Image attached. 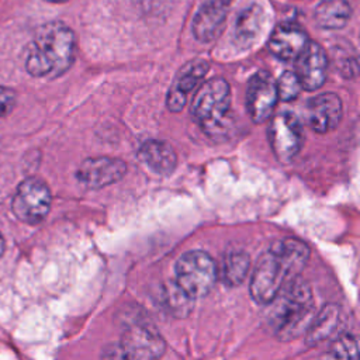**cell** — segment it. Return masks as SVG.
Wrapping results in <instances>:
<instances>
[{
  "instance_id": "6da1fadb",
  "label": "cell",
  "mask_w": 360,
  "mask_h": 360,
  "mask_svg": "<svg viewBox=\"0 0 360 360\" xmlns=\"http://www.w3.org/2000/svg\"><path fill=\"white\" fill-rule=\"evenodd\" d=\"M309 257V248L300 239L276 240L257 260L250 278V295L257 304H269L288 281L300 276Z\"/></svg>"
},
{
  "instance_id": "7a4b0ae2",
  "label": "cell",
  "mask_w": 360,
  "mask_h": 360,
  "mask_svg": "<svg viewBox=\"0 0 360 360\" xmlns=\"http://www.w3.org/2000/svg\"><path fill=\"white\" fill-rule=\"evenodd\" d=\"M76 58V35L62 21L42 24L28 44L25 70L32 77L56 79L66 73Z\"/></svg>"
},
{
  "instance_id": "3957f363",
  "label": "cell",
  "mask_w": 360,
  "mask_h": 360,
  "mask_svg": "<svg viewBox=\"0 0 360 360\" xmlns=\"http://www.w3.org/2000/svg\"><path fill=\"white\" fill-rule=\"evenodd\" d=\"M267 322L278 339H291L314 318V297L308 283L298 276L288 281L269 302Z\"/></svg>"
},
{
  "instance_id": "277c9868",
  "label": "cell",
  "mask_w": 360,
  "mask_h": 360,
  "mask_svg": "<svg viewBox=\"0 0 360 360\" xmlns=\"http://www.w3.org/2000/svg\"><path fill=\"white\" fill-rule=\"evenodd\" d=\"M231 112V87L222 77L201 83L191 101V115L211 138L226 132Z\"/></svg>"
},
{
  "instance_id": "5b68a950",
  "label": "cell",
  "mask_w": 360,
  "mask_h": 360,
  "mask_svg": "<svg viewBox=\"0 0 360 360\" xmlns=\"http://www.w3.org/2000/svg\"><path fill=\"white\" fill-rule=\"evenodd\" d=\"M217 281V266L202 250H188L176 262V284L193 300L205 297Z\"/></svg>"
},
{
  "instance_id": "8992f818",
  "label": "cell",
  "mask_w": 360,
  "mask_h": 360,
  "mask_svg": "<svg viewBox=\"0 0 360 360\" xmlns=\"http://www.w3.org/2000/svg\"><path fill=\"white\" fill-rule=\"evenodd\" d=\"M51 201L48 184L38 177H28L17 186L11 200V211L21 222L37 225L46 218Z\"/></svg>"
},
{
  "instance_id": "52a82bcc",
  "label": "cell",
  "mask_w": 360,
  "mask_h": 360,
  "mask_svg": "<svg viewBox=\"0 0 360 360\" xmlns=\"http://www.w3.org/2000/svg\"><path fill=\"white\" fill-rule=\"evenodd\" d=\"M270 118L267 128L270 146L281 163H288L298 155L304 142L301 124L290 111L278 112Z\"/></svg>"
},
{
  "instance_id": "ba28073f",
  "label": "cell",
  "mask_w": 360,
  "mask_h": 360,
  "mask_svg": "<svg viewBox=\"0 0 360 360\" xmlns=\"http://www.w3.org/2000/svg\"><path fill=\"white\" fill-rule=\"evenodd\" d=\"M124 359L150 360L160 357L166 350V343L155 326L148 323H134L122 332L120 340Z\"/></svg>"
},
{
  "instance_id": "9c48e42d",
  "label": "cell",
  "mask_w": 360,
  "mask_h": 360,
  "mask_svg": "<svg viewBox=\"0 0 360 360\" xmlns=\"http://www.w3.org/2000/svg\"><path fill=\"white\" fill-rule=\"evenodd\" d=\"M278 101L276 82L269 72H256L246 86V108L253 122L267 121Z\"/></svg>"
},
{
  "instance_id": "30bf717a",
  "label": "cell",
  "mask_w": 360,
  "mask_h": 360,
  "mask_svg": "<svg viewBox=\"0 0 360 360\" xmlns=\"http://www.w3.org/2000/svg\"><path fill=\"white\" fill-rule=\"evenodd\" d=\"M127 172V165L118 158L97 156L84 159L77 167L76 177L87 188L97 190L117 183Z\"/></svg>"
},
{
  "instance_id": "8fae6325",
  "label": "cell",
  "mask_w": 360,
  "mask_h": 360,
  "mask_svg": "<svg viewBox=\"0 0 360 360\" xmlns=\"http://www.w3.org/2000/svg\"><path fill=\"white\" fill-rule=\"evenodd\" d=\"M208 69L210 66L204 59L190 60L180 69L166 98L167 108L172 112H179L184 108L187 96L201 84Z\"/></svg>"
},
{
  "instance_id": "7c38bea8",
  "label": "cell",
  "mask_w": 360,
  "mask_h": 360,
  "mask_svg": "<svg viewBox=\"0 0 360 360\" xmlns=\"http://www.w3.org/2000/svg\"><path fill=\"white\" fill-rule=\"evenodd\" d=\"M232 0H207L195 13L191 31L197 41L211 42L215 39L225 24Z\"/></svg>"
},
{
  "instance_id": "4fadbf2b",
  "label": "cell",
  "mask_w": 360,
  "mask_h": 360,
  "mask_svg": "<svg viewBox=\"0 0 360 360\" xmlns=\"http://www.w3.org/2000/svg\"><path fill=\"white\" fill-rule=\"evenodd\" d=\"M307 31L295 22H283L270 34L269 51L281 60H294L308 45Z\"/></svg>"
},
{
  "instance_id": "5bb4252c",
  "label": "cell",
  "mask_w": 360,
  "mask_h": 360,
  "mask_svg": "<svg viewBox=\"0 0 360 360\" xmlns=\"http://www.w3.org/2000/svg\"><path fill=\"white\" fill-rule=\"evenodd\" d=\"M297 76L301 82L302 89L312 91L319 87L326 80L328 58L323 48L309 41L301 55L297 58Z\"/></svg>"
},
{
  "instance_id": "9a60e30c",
  "label": "cell",
  "mask_w": 360,
  "mask_h": 360,
  "mask_svg": "<svg viewBox=\"0 0 360 360\" xmlns=\"http://www.w3.org/2000/svg\"><path fill=\"white\" fill-rule=\"evenodd\" d=\"M343 112L342 101L335 93H321L308 104V121L318 134H326L338 127Z\"/></svg>"
},
{
  "instance_id": "2e32d148",
  "label": "cell",
  "mask_w": 360,
  "mask_h": 360,
  "mask_svg": "<svg viewBox=\"0 0 360 360\" xmlns=\"http://www.w3.org/2000/svg\"><path fill=\"white\" fill-rule=\"evenodd\" d=\"M267 24V14L262 4L252 3L243 8L235 21L233 39L240 48L253 46L264 32Z\"/></svg>"
},
{
  "instance_id": "e0dca14e",
  "label": "cell",
  "mask_w": 360,
  "mask_h": 360,
  "mask_svg": "<svg viewBox=\"0 0 360 360\" xmlns=\"http://www.w3.org/2000/svg\"><path fill=\"white\" fill-rule=\"evenodd\" d=\"M139 159L155 173L169 176L177 166V156L170 143L160 139L145 141L138 150Z\"/></svg>"
},
{
  "instance_id": "ac0fdd59",
  "label": "cell",
  "mask_w": 360,
  "mask_h": 360,
  "mask_svg": "<svg viewBox=\"0 0 360 360\" xmlns=\"http://www.w3.org/2000/svg\"><path fill=\"white\" fill-rule=\"evenodd\" d=\"M342 323H343L342 309L335 304L326 305L316 315H314L308 326L307 339L311 345H318L332 338L333 335H338Z\"/></svg>"
},
{
  "instance_id": "d6986e66",
  "label": "cell",
  "mask_w": 360,
  "mask_h": 360,
  "mask_svg": "<svg viewBox=\"0 0 360 360\" xmlns=\"http://www.w3.org/2000/svg\"><path fill=\"white\" fill-rule=\"evenodd\" d=\"M352 17V7L346 0H322L315 11V22L323 30L343 28Z\"/></svg>"
},
{
  "instance_id": "ffe728a7",
  "label": "cell",
  "mask_w": 360,
  "mask_h": 360,
  "mask_svg": "<svg viewBox=\"0 0 360 360\" xmlns=\"http://www.w3.org/2000/svg\"><path fill=\"white\" fill-rule=\"evenodd\" d=\"M249 255L240 249H231L222 259L221 277L222 281L229 287L240 285L249 271Z\"/></svg>"
},
{
  "instance_id": "44dd1931",
  "label": "cell",
  "mask_w": 360,
  "mask_h": 360,
  "mask_svg": "<svg viewBox=\"0 0 360 360\" xmlns=\"http://www.w3.org/2000/svg\"><path fill=\"white\" fill-rule=\"evenodd\" d=\"M162 302L166 307L169 312H172L174 316H186L191 308H193V298H190L177 284L169 283L163 287L162 292Z\"/></svg>"
},
{
  "instance_id": "7402d4cb",
  "label": "cell",
  "mask_w": 360,
  "mask_h": 360,
  "mask_svg": "<svg viewBox=\"0 0 360 360\" xmlns=\"http://www.w3.org/2000/svg\"><path fill=\"white\" fill-rule=\"evenodd\" d=\"M276 87H277L278 100H281V101L295 100L302 90V86H301V82H300L297 73L291 72V70H285L278 77V80L276 82Z\"/></svg>"
},
{
  "instance_id": "603a6c76",
  "label": "cell",
  "mask_w": 360,
  "mask_h": 360,
  "mask_svg": "<svg viewBox=\"0 0 360 360\" xmlns=\"http://www.w3.org/2000/svg\"><path fill=\"white\" fill-rule=\"evenodd\" d=\"M328 356L335 359H357L359 357L357 340L354 339V336L347 333L338 335L335 342L330 346V353Z\"/></svg>"
},
{
  "instance_id": "cb8c5ba5",
  "label": "cell",
  "mask_w": 360,
  "mask_h": 360,
  "mask_svg": "<svg viewBox=\"0 0 360 360\" xmlns=\"http://www.w3.org/2000/svg\"><path fill=\"white\" fill-rule=\"evenodd\" d=\"M17 103V96L13 89L0 86V118L6 117L13 111Z\"/></svg>"
},
{
  "instance_id": "d4e9b609",
  "label": "cell",
  "mask_w": 360,
  "mask_h": 360,
  "mask_svg": "<svg viewBox=\"0 0 360 360\" xmlns=\"http://www.w3.org/2000/svg\"><path fill=\"white\" fill-rule=\"evenodd\" d=\"M4 250H6V240H4V238H3V235L0 233V257L3 256V253H4Z\"/></svg>"
},
{
  "instance_id": "484cf974",
  "label": "cell",
  "mask_w": 360,
  "mask_h": 360,
  "mask_svg": "<svg viewBox=\"0 0 360 360\" xmlns=\"http://www.w3.org/2000/svg\"><path fill=\"white\" fill-rule=\"evenodd\" d=\"M44 1H48V3H53V4H60V3H66L68 0H44Z\"/></svg>"
}]
</instances>
